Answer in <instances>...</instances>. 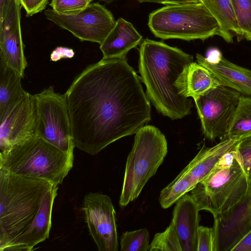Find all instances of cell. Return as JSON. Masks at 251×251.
I'll list each match as a JSON object with an SVG mask.
<instances>
[{
    "instance_id": "6da1fadb",
    "label": "cell",
    "mask_w": 251,
    "mask_h": 251,
    "mask_svg": "<svg viewBox=\"0 0 251 251\" xmlns=\"http://www.w3.org/2000/svg\"><path fill=\"white\" fill-rule=\"evenodd\" d=\"M65 94L75 147L90 155L136 133L151 118L141 78L126 57L88 66Z\"/></svg>"
},
{
    "instance_id": "7a4b0ae2",
    "label": "cell",
    "mask_w": 251,
    "mask_h": 251,
    "mask_svg": "<svg viewBox=\"0 0 251 251\" xmlns=\"http://www.w3.org/2000/svg\"><path fill=\"white\" fill-rule=\"evenodd\" d=\"M139 72L146 94L157 111L172 120L191 113L187 79L194 57L180 49L148 38L139 50Z\"/></svg>"
},
{
    "instance_id": "3957f363",
    "label": "cell",
    "mask_w": 251,
    "mask_h": 251,
    "mask_svg": "<svg viewBox=\"0 0 251 251\" xmlns=\"http://www.w3.org/2000/svg\"><path fill=\"white\" fill-rule=\"evenodd\" d=\"M53 185L43 179L0 168V251H5L31 225Z\"/></svg>"
},
{
    "instance_id": "277c9868",
    "label": "cell",
    "mask_w": 251,
    "mask_h": 251,
    "mask_svg": "<svg viewBox=\"0 0 251 251\" xmlns=\"http://www.w3.org/2000/svg\"><path fill=\"white\" fill-rule=\"evenodd\" d=\"M236 147L224 154L190 191L200 210L208 211L214 217L228 211L240 202L251 187L237 158Z\"/></svg>"
},
{
    "instance_id": "5b68a950",
    "label": "cell",
    "mask_w": 251,
    "mask_h": 251,
    "mask_svg": "<svg viewBox=\"0 0 251 251\" xmlns=\"http://www.w3.org/2000/svg\"><path fill=\"white\" fill-rule=\"evenodd\" d=\"M68 154L36 135L0 152V168L27 177L61 184L73 166Z\"/></svg>"
},
{
    "instance_id": "8992f818",
    "label": "cell",
    "mask_w": 251,
    "mask_h": 251,
    "mask_svg": "<svg viewBox=\"0 0 251 251\" xmlns=\"http://www.w3.org/2000/svg\"><path fill=\"white\" fill-rule=\"evenodd\" d=\"M148 25L156 37L164 40H204L219 31L217 20L200 1L165 5L149 14Z\"/></svg>"
},
{
    "instance_id": "52a82bcc",
    "label": "cell",
    "mask_w": 251,
    "mask_h": 251,
    "mask_svg": "<svg viewBox=\"0 0 251 251\" xmlns=\"http://www.w3.org/2000/svg\"><path fill=\"white\" fill-rule=\"evenodd\" d=\"M168 151L164 135L157 127L146 125L135 133L126 162L119 204L125 207L139 196L148 180L156 173Z\"/></svg>"
},
{
    "instance_id": "ba28073f",
    "label": "cell",
    "mask_w": 251,
    "mask_h": 251,
    "mask_svg": "<svg viewBox=\"0 0 251 251\" xmlns=\"http://www.w3.org/2000/svg\"><path fill=\"white\" fill-rule=\"evenodd\" d=\"M34 95L36 103L35 134L68 154L75 147L66 96L56 93L52 86Z\"/></svg>"
},
{
    "instance_id": "9c48e42d",
    "label": "cell",
    "mask_w": 251,
    "mask_h": 251,
    "mask_svg": "<svg viewBox=\"0 0 251 251\" xmlns=\"http://www.w3.org/2000/svg\"><path fill=\"white\" fill-rule=\"evenodd\" d=\"M240 138L226 136L217 144L207 147L204 144L179 174L160 192L159 201L166 209L182 196L190 192L212 170L221 157L234 149Z\"/></svg>"
},
{
    "instance_id": "30bf717a",
    "label": "cell",
    "mask_w": 251,
    "mask_h": 251,
    "mask_svg": "<svg viewBox=\"0 0 251 251\" xmlns=\"http://www.w3.org/2000/svg\"><path fill=\"white\" fill-rule=\"evenodd\" d=\"M242 95L220 85L194 99L204 135L209 140L226 136L238 102Z\"/></svg>"
},
{
    "instance_id": "8fae6325",
    "label": "cell",
    "mask_w": 251,
    "mask_h": 251,
    "mask_svg": "<svg viewBox=\"0 0 251 251\" xmlns=\"http://www.w3.org/2000/svg\"><path fill=\"white\" fill-rule=\"evenodd\" d=\"M46 18L60 28L67 30L81 41L100 45L114 27L116 21L104 5L90 3L76 14L63 15L51 8L44 11Z\"/></svg>"
},
{
    "instance_id": "7c38bea8",
    "label": "cell",
    "mask_w": 251,
    "mask_h": 251,
    "mask_svg": "<svg viewBox=\"0 0 251 251\" xmlns=\"http://www.w3.org/2000/svg\"><path fill=\"white\" fill-rule=\"evenodd\" d=\"M83 210L90 234L99 251H118L116 212L107 195L90 192L83 200Z\"/></svg>"
},
{
    "instance_id": "4fadbf2b",
    "label": "cell",
    "mask_w": 251,
    "mask_h": 251,
    "mask_svg": "<svg viewBox=\"0 0 251 251\" xmlns=\"http://www.w3.org/2000/svg\"><path fill=\"white\" fill-rule=\"evenodd\" d=\"M19 0H8L0 9V59L24 78L27 63L24 53Z\"/></svg>"
},
{
    "instance_id": "5bb4252c",
    "label": "cell",
    "mask_w": 251,
    "mask_h": 251,
    "mask_svg": "<svg viewBox=\"0 0 251 251\" xmlns=\"http://www.w3.org/2000/svg\"><path fill=\"white\" fill-rule=\"evenodd\" d=\"M36 110L34 95L27 92L0 118V150L3 152L35 135Z\"/></svg>"
},
{
    "instance_id": "9a60e30c",
    "label": "cell",
    "mask_w": 251,
    "mask_h": 251,
    "mask_svg": "<svg viewBox=\"0 0 251 251\" xmlns=\"http://www.w3.org/2000/svg\"><path fill=\"white\" fill-rule=\"evenodd\" d=\"M197 62L209 70L221 85L251 97V70L226 59L217 49H212L206 57L196 54Z\"/></svg>"
},
{
    "instance_id": "2e32d148",
    "label": "cell",
    "mask_w": 251,
    "mask_h": 251,
    "mask_svg": "<svg viewBox=\"0 0 251 251\" xmlns=\"http://www.w3.org/2000/svg\"><path fill=\"white\" fill-rule=\"evenodd\" d=\"M58 187L53 185L47 194L34 221L25 232L17 237L6 251H30L49 238L51 226V214Z\"/></svg>"
},
{
    "instance_id": "e0dca14e",
    "label": "cell",
    "mask_w": 251,
    "mask_h": 251,
    "mask_svg": "<svg viewBox=\"0 0 251 251\" xmlns=\"http://www.w3.org/2000/svg\"><path fill=\"white\" fill-rule=\"evenodd\" d=\"M200 211L190 194H185L176 201L172 222L182 251H197Z\"/></svg>"
},
{
    "instance_id": "ac0fdd59",
    "label": "cell",
    "mask_w": 251,
    "mask_h": 251,
    "mask_svg": "<svg viewBox=\"0 0 251 251\" xmlns=\"http://www.w3.org/2000/svg\"><path fill=\"white\" fill-rule=\"evenodd\" d=\"M142 39V36L131 23L119 18L105 40L100 45L102 58L126 57L130 50L141 43Z\"/></svg>"
},
{
    "instance_id": "d6986e66",
    "label": "cell",
    "mask_w": 251,
    "mask_h": 251,
    "mask_svg": "<svg viewBox=\"0 0 251 251\" xmlns=\"http://www.w3.org/2000/svg\"><path fill=\"white\" fill-rule=\"evenodd\" d=\"M209 10L219 25L218 36L232 43L235 35L240 41L243 38L238 25L231 0H200Z\"/></svg>"
},
{
    "instance_id": "ffe728a7",
    "label": "cell",
    "mask_w": 251,
    "mask_h": 251,
    "mask_svg": "<svg viewBox=\"0 0 251 251\" xmlns=\"http://www.w3.org/2000/svg\"><path fill=\"white\" fill-rule=\"evenodd\" d=\"M22 78L0 59V118L27 93L22 88Z\"/></svg>"
},
{
    "instance_id": "44dd1931",
    "label": "cell",
    "mask_w": 251,
    "mask_h": 251,
    "mask_svg": "<svg viewBox=\"0 0 251 251\" xmlns=\"http://www.w3.org/2000/svg\"><path fill=\"white\" fill-rule=\"evenodd\" d=\"M220 85L219 80L209 70L198 62L192 63L187 75V97L194 99Z\"/></svg>"
},
{
    "instance_id": "7402d4cb",
    "label": "cell",
    "mask_w": 251,
    "mask_h": 251,
    "mask_svg": "<svg viewBox=\"0 0 251 251\" xmlns=\"http://www.w3.org/2000/svg\"><path fill=\"white\" fill-rule=\"evenodd\" d=\"M251 133V97L242 95L228 127L227 136L240 138Z\"/></svg>"
},
{
    "instance_id": "603a6c76",
    "label": "cell",
    "mask_w": 251,
    "mask_h": 251,
    "mask_svg": "<svg viewBox=\"0 0 251 251\" xmlns=\"http://www.w3.org/2000/svg\"><path fill=\"white\" fill-rule=\"evenodd\" d=\"M149 251H182L176 231L171 221L166 230L155 234Z\"/></svg>"
},
{
    "instance_id": "cb8c5ba5",
    "label": "cell",
    "mask_w": 251,
    "mask_h": 251,
    "mask_svg": "<svg viewBox=\"0 0 251 251\" xmlns=\"http://www.w3.org/2000/svg\"><path fill=\"white\" fill-rule=\"evenodd\" d=\"M150 234L147 229L126 231L120 240L121 251H147L149 248Z\"/></svg>"
},
{
    "instance_id": "d4e9b609",
    "label": "cell",
    "mask_w": 251,
    "mask_h": 251,
    "mask_svg": "<svg viewBox=\"0 0 251 251\" xmlns=\"http://www.w3.org/2000/svg\"><path fill=\"white\" fill-rule=\"evenodd\" d=\"M243 38L251 41V0H231Z\"/></svg>"
},
{
    "instance_id": "484cf974",
    "label": "cell",
    "mask_w": 251,
    "mask_h": 251,
    "mask_svg": "<svg viewBox=\"0 0 251 251\" xmlns=\"http://www.w3.org/2000/svg\"><path fill=\"white\" fill-rule=\"evenodd\" d=\"M236 151L237 158L251 186V133L240 138Z\"/></svg>"
},
{
    "instance_id": "4316f807",
    "label": "cell",
    "mask_w": 251,
    "mask_h": 251,
    "mask_svg": "<svg viewBox=\"0 0 251 251\" xmlns=\"http://www.w3.org/2000/svg\"><path fill=\"white\" fill-rule=\"evenodd\" d=\"M93 0H51V9L63 15H72L80 12Z\"/></svg>"
},
{
    "instance_id": "83f0119b",
    "label": "cell",
    "mask_w": 251,
    "mask_h": 251,
    "mask_svg": "<svg viewBox=\"0 0 251 251\" xmlns=\"http://www.w3.org/2000/svg\"><path fill=\"white\" fill-rule=\"evenodd\" d=\"M197 251H215V237L213 227L199 226Z\"/></svg>"
},
{
    "instance_id": "f1b7e54d",
    "label": "cell",
    "mask_w": 251,
    "mask_h": 251,
    "mask_svg": "<svg viewBox=\"0 0 251 251\" xmlns=\"http://www.w3.org/2000/svg\"><path fill=\"white\" fill-rule=\"evenodd\" d=\"M22 8L29 17L45 10L49 3V0H19Z\"/></svg>"
},
{
    "instance_id": "f546056e",
    "label": "cell",
    "mask_w": 251,
    "mask_h": 251,
    "mask_svg": "<svg viewBox=\"0 0 251 251\" xmlns=\"http://www.w3.org/2000/svg\"><path fill=\"white\" fill-rule=\"evenodd\" d=\"M75 52L73 49L59 47L54 50L50 55V60L56 62L62 58H71L74 56Z\"/></svg>"
},
{
    "instance_id": "4dcf8cb0",
    "label": "cell",
    "mask_w": 251,
    "mask_h": 251,
    "mask_svg": "<svg viewBox=\"0 0 251 251\" xmlns=\"http://www.w3.org/2000/svg\"><path fill=\"white\" fill-rule=\"evenodd\" d=\"M231 251H251V230L234 246Z\"/></svg>"
},
{
    "instance_id": "1f68e13d",
    "label": "cell",
    "mask_w": 251,
    "mask_h": 251,
    "mask_svg": "<svg viewBox=\"0 0 251 251\" xmlns=\"http://www.w3.org/2000/svg\"><path fill=\"white\" fill-rule=\"evenodd\" d=\"M140 3L152 2L163 4L164 5L181 4L186 3L197 2L200 0H137Z\"/></svg>"
},
{
    "instance_id": "d6a6232c",
    "label": "cell",
    "mask_w": 251,
    "mask_h": 251,
    "mask_svg": "<svg viewBox=\"0 0 251 251\" xmlns=\"http://www.w3.org/2000/svg\"><path fill=\"white\" fill-rule=\"evenodd\" d=\"M8 0H0V9H1Z\"/></svg>"
},
{
    "instance_id": "836d02e7",
    "label": "cell",
    "mask_w": 251,
    "mask_h": 251,
    "mask_svg": "<svg viewBox=\"0 0 251 251\" xmlns=\"http://www.w3.org/2000/svg\"><path fill=\"white\" fill-rule=\"evenodd\" d=\"M99 0L103 1L107 4H110V3L115 1L116 0Z\"/></svg>"
}]
</instances>
